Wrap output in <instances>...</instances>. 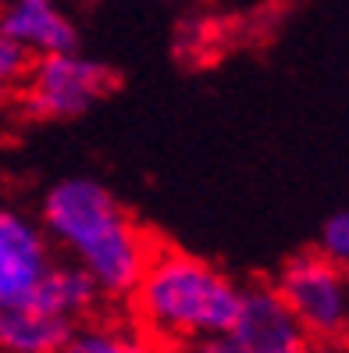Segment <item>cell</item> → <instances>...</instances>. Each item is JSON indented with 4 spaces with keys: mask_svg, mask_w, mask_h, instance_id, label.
<instances>
[{
    "mask_svg": "<svg viewBox=\"0 0 349 353\" xmlns=\"http://www.w3.org/2000/svg\"><path fill=\"white\" fill-rule=\"evenodd\" d=\"M39 225L104 296H129L154 254L150 236L129 214V207L89 175L54 182L39 203Z\"/></svg>",
    "mask_w": 349,
    "mask_h": 353,
    "instance_id": "cell-1",
    "label": "cell"
},
{
    "mask_svg": "<svg viewBox=\"0 0 349 353\" xmlns=\"http://www.w3.org/2000/svg\"><path fill=\"white\" fill-rule=\"evenodd\" d=\"M242 293L246 289L218 264L175 246H154L129 296L136 321L150 332V339L189 346L229 332L239 318Z\"/></svg>",
    "mask_w": 349,
    "mask_h": 353,
    "instance_id": "cell-2",
    "label": "cell"
},
{
    "mask_svg": "<svg viewBox=\"0 0 349 353\" xmlns=\"http://www.w3.org/2000/svg\"><path fill=\"white\" fill-rule=\"evenodd\" d=\"M114 90V72L78 50L32 57L22 79V108L39 121H68L93 111Z\"/></svg>",
    "mask_w": 349,
    "mask_h": 353,
    "instance_id": "cell-3",
    "label": "cell"
},
{
    "mask_svg": "<svg viewBox=\"0 0 349 353\" xmlns=\"http://www.w3.org/2000/svg\"><path fill=\"white\" fill-rule=\"evenodd\" d=\"M275 293L293 310L303 336L317 343H335L349 336V272H342L317 250L285 261L275 279Z\"/></svg>",
    "mask_w": 349,
    "mask_h": 353,
    "instance_id": "cell-4",
    "label": "cell"
},
{
    "mask_svg": "<svg viewBox=\"0 0 349 353\" xmlns=\"http://www.w3.org/2000/svg\"><path fill=\"white\" fill-rule=\"evenodd\" d=\"M54 264V243L39 218L0 207V307L32 300L36 285Z\"/></svg>",
    "mask_w": 349,
    "mask_h": 353,
    "instance_id": "cell-5",
    "label": "cell"
},
{
    "mask_svg": "<svg viewBox=\"0 0 349 353\" xmlns=\"http://www.w3.org/2000/svg\"><path fill=\"white\" fill-rule=\"evenodd\" d=\"M0 36L29 57L78 50V29L57 0H0Z\"/></svg>",
    "mask_w": 349,
    "mask_h": 353,
    "instance_id": "cell-6",
    "label": "cell"
},
{
    "mask_svg": "<svg viewBox=\"0 0 349 353\" xmlns=\"http://www.w3.org/2000/svg\"><path fill=\"white\" fill-rule=\"evenodd\" d=\"M239 343H246L253 353H296L306 336L285 300L275 293V285H253L242 293L239 318L229 328Z\"/></svg>",
    "mask_w": 349,
    "mask_h": 353,
    "instance_id": "cell-7",
    "label": "cell"
},
{
    "mask_svg": "<svg viewBox=\"0 0 349 353\" xmlns=\"http://www.w3.org/2000/svg\"><path fill=\"white\" fill-rule=\"evenodd\" d=\"M75 325L36 303L0 307V353H61Z\"/></svg>",
    "mask_w": 349,
    "mask_h": 353,
    "instance_id": "cell-8",
    "label": "cell"
},
{
    "mask_svg": "<svg viewBox=\"0 0 349 353\" xmlns=\"http://www.w3.org/2000/svg\"><path fill=\"white\" fill-rule=\"evenodd\" d=\"M100 296H104V293H100V285L82 272L78 264H72V261L57 264L54 261L50 272L43 275V282L36 285V293H32L29 303L43 307V310H50V314L65 318L72 325H78L82 318H89L96 310Z\"/></svg>",
    "mask_w": 349,
    "mask_h": 353,
    "instance_id": "cell-9",
    "label": "cell"
},
{
    "mask_svg": "<svg viewBox=\"0 0 349 353\" xmlns=\"http://www.w3.org/2000/svg\"><path fill=\"white\" fill-rule=\"evenodd\" d=\"M142 339L132 336L125 325L111 321H86L68 332L61 353H139Z\"/></svg>",
    "mask_w": 349,
    "mask_h": 353,
    "instance_id": "cell-10",
    "label": "cell"
},
{
    "mask_svg": "<svg viewBox=\"0 0 349 353\" xmlns=\"http://www.w3.org/2000/svg\"><path fill=\"white\" fill-rule=\"evenodd\" d=\"M317 254L328 257L332 264H339L342 272H349V211H339L321 225Z\"/></svg>",
    "mask_w": 349,
    "mask_h": 353,
    "instance_id": "cell-11",
    "label": "cell"
},
{
    "mask_svg": "<svg viewBox=\"0 0 349 353\" xmlns=\"http://www.w3.org/2000/svg\"><path fill=\"white\" fill-rule=\"evenodd\" d=\"M32 65V57L11 43L8 36H0V90H11V86H22V79Z\"/></svg>",
    "mask_w": 349,
    "mask_h": 353,
    "instance_id": "cell-12",
    "label": "cell"
},
{
    "mask_svg": "<svg viewBox=\"0 0 349 353\" xmlns=\"http://www.w3.org/2000/svg\"><path fill=\"white\" fill-rule=\"evenodd\" d=\"M182 353H253L246 343H239L232 332H221V336H207V339H196L189 346H182Z\"/></svg>",
    "mask_w": 349,
    "mask_h": 353,
    "instance_id": "cell-13",
    "label": "cell"
},
{
    "mask_svg": "<svg viewBox=\"0 0 349 353\" xmlns=\"http://www.w3.org/2000/svg\"><path fill=\"white\" fill-rule=\"evenodd\" d=\"M139 353H182V350H178V346H171V343L150 339V343H142V346H139Z\"/></svg>",
    "mask_w": 349,
    "mask_h": 353,
    "instance_id": "cell-14",
    "label": "cell"
},
{
    "mask_svg": "<svg viewBox=\"0 0 349 353\" xmlns=\"http://www.w3.org/2000/svg\"><path fill=\"white\" fill-rule=\"evenodd\" d=\"M296 353H339V350H332V346H324V343H321V346H306V343H303V346H299Z\"/></svg>",
    "mask_w": 349,
    "mask_h": 353,
    "instance_id": "cell-15",
    "label": "cell"
},
{
    "mask_svg": "<svg viewBox=\"0 0 349 353\" xmlns=\"http://www.w3.org/2000/svg\"><path fill=\"white\" fill-rule=\"evenodd\" d=\"M4 93H8V90H0V108H4Z\"/></svg>",
    "mask_w": 349,
    "mask_h": 353,
    "instance_id": "cell-16",
    "label": "cell"
}]
</instances>
